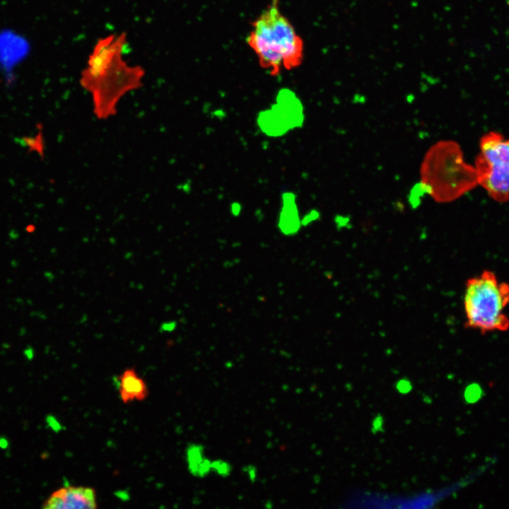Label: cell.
<instances>
[{
	"label": "cell",
	"instance_id": "8fae6325",
	"mask_svg": "<svg viewBox=\"0 0 509 509\" xmlns=\"http://www.w3.org/2000/svg\"><path fill=\"white\" fill-rule=\"evenodd\" d=\"M257 123L261 131L270 137L282 136L291 131L286 119L272 106L258 113Z\"/></svg>",
	"mask_w": 509,
	"mask_h": 509
},
{
	"label": "cell",
	"instance_id": "277c9868",
	"mask_svg": "<svg viewBox=\"0 0 509 509\" xmlns=\"http://www.w3.org/2000/svg\"><path fill=\"white\" fill-rule=\"evenodd\" d=\"M466 325L481 333L504 332L509 328L505 313L509 284L491 271H484L466 282L464 294Z\"/></svg>",
	"mask_w": 509,
	"mask_h": 509
},
{
	"label": "cell",
	"instance_id": "e0dca14e",
	"mask_svg": "<svg viewBox=\"0 0 509 509\" xmlns=\"http://www.w3.org/2000/svg\"><path fill=\"white\" fill-rule=\"evenodd\" d=\"M7 445L8 441L4 438H0V447L6 448Z\"/></svg>",
	"mask_w": 509,
	"mask_h": 509
},
{
	"label": "cell",
	"instance_id": "3957f363",
	"mask_svg": "<svg viewBox=\"0 0 509 509\" xmlns=\"http://www.w3.org/2000/svg\"><path fill=\"white\" fill-rule=\"evenodd\" d=\"M419 184L435 202L454 201L478 184L475 167L464 161L459 144L440 140L425 152L419 167Z\"/></svg>",
	"mask_w": 509,
	"mask_h": 509
},
{
	"label": "cell",
	"instance_id": "7c38bea8",
	"mask_svg": "<svg viewBox=\"0 0 509 509\" xmlns=\"http://www.w3.org/2000/svg\"><path fill=\"white\" fill-rule=\"evenodd\" d=\"M189 468L197 476L205 477L211 473L212 460L205 453L204 447L200 445L192 446L189 451Z\"/></svg>",
	"mask_w": 509,
	"mask_h": 509
},
{
	"label": "cell",
	"instance_id": "8992f818",
	"mask_svg": "<svg viewBox=\"0 0 509 509\" xmlns=\"http://www.w3.org/2000/svg\"><path fill=\"white\" fill-rule=\"evenodd\" d=\"M475 168L478 184L492 199L509 200V139L495 131L482 136Z\"/></svg>",
	"mask_w": 509,
	"mask_h": 509
},
{
	"label": "cell",
	"instance_id": "9a60e30c",
	"mask_svg": "<svg viewBox=\"0 0 509 509\" xmlns=\"http://www.w3.org/2000/svg\"><path fill=\"white\" fill-rule=\"evenodd\" d=\"M176 325L177 324L175 321L165 322L162 324L160 329L164 332H170L176 328Z\"/></svg>",
	"mask_w": 509,
	"mask_h": 509
},
{
	"label": "cell",
	"instance_id": "4fadbf2b",
	"mask_svg": "<svg viewBox=\"0 0 509 509\" xmlns=\"http://www.w3.org/2000/svg\"><path fill=\"white\" fill-rule=\"evenodd\" d=\"M232 472L231 464L223 459L212 460L211 472L221 477L228 476Z\"/></svg>",
	"mask_w": 509,
	"mask_h": 509
},
{
	"label": "cell",
	"instance_id": "5b68a950",
	"mask_svg": "<svg viewBox=\"0 0 509 509\" xmlns=\"http://www.w3.org/2000/svg\"><path fill=\"white\" fill-rule=\"evenodd\" d=\"M493 465L489 460L468 474L445 486L411 494H396L371 491H357L342 503L351 508L421 509L433 508L457 494L484 474Z\"/></svg>",
	"mask_w": 509,
	"mask_h": 509
},
{
	"label": "cell",
	"instance_id": "6da1fadb",
	"mask_svg": "<svg viewBox=\"0 0 509 509\" xmlns=\"http://www.w3.org/2000/svg\"><path fill=\"white\" fill-rule=\"evenodd\" d=\"M126 45L124 33L98 40L81 74L80 83L91 94L98 119H106L115 115L120 99L142 85L144 70L129 66L122 59Z\"/></svg>",
	"mask_w": 509,
	"mask_h": 509
},
{
	"label": "cell",
	"instance_id": "9c48e42d",
	"mask_svg": "<svg viewBox=\"0 0 509 509\" xmlns=\"http://www.w3.org/2000/svg\"><path fill=\"white\" fill-rule=\"evenodd\" d=\"M271 105L284 117L291 130L303 126L305 119L303 106L293 90L288 88L279 90L275 103Z\"/></svg>",
	"mask_w": 509,
	"mask_h": 509
},
{
	"label": "cell",
	"instance_id": "ba28073f",
	"mask_svg": "<svg viewBox=\"0 0 509 509\" xmlns=\"http://www.w3.org/2000/svg\"><path fill=\"white\" fill-rule=\"evenodd\" d=\"M116 380L119 398L125 404L142 402L149 394L146 382L134 368L124 369L117 377Z\"/></svg>",
	"mask_w": 509,
	"mask_h": 509
},
{
	"label": "cell",
	"instance_id": "30bf717a",
	"mask_svg": "<svg viewBox=\"0 0 509 509\" xmlns=\"http://www.w3.org/2000/svg\"><path fill=\"white\" fill-rule=\"evenodd\" d=\"M296 199V194L291 192H285L281 196L277 227L280 233L285 236L296 235L302 227Z\"/></svg>",
	"mask_w": 509,
	"mask_h": 509
},
{
	"label": "cell",
	"instance_id": "2e32d148",
	"mask_svg": "<svg viewBox=\"0 0 509 509\" xmlns=\"http://www.w3.org/2000/svg\"><path fill=\"white\" fill-rule=\"evenodd\" d=\"M230 209L231 214L233 216H238L240 215V213L241 212L242 206L240 203L233 202L231 204Z\"/></svg>",
	"mask_w": 509,
	"mask_h": 509
},
{
	"label": "cell",
	"instance_id": "7a4b0ae2",
	"mask_svg": "<svg viewBox=\"0 0 509 509\" xmlns=\"http://www.w3.org/2000/svg\"><path fill=\"white\" fill-rule=\"evenodd\" d=\"M247 42L261 67L271 75L296 68L303 60V41L281 11L279 0H271L255 19Z\"/></svg>",
	"mask_w": 509,
	"mask_h": 509
},
{
	"label": "cell",
	"instance_id": "5bb4252c",
	"mask_svg": "<svg viewBox=\"0 0 509 509\" xmlns=\"http://www.w3.org/2000/svg\"><path fill=\"white\" fill-rule=\"evenodd\" d=\"M318 217V213L317 211L312 210L310 212L305 214L303 217H301V225L302 226H306L309 225L310 223H312L313 221L316 220Z\"/></svg>",
	"mask_w": 509,
	"mask_h": 509
},
{
	"label": "cell",
	"instance_id": "52a82bcc",
	"mask_svg": "<svg viewBox=\"0 0 509 509\" xmlns=\"http://www.w3.org/2000/svg\"><path fill=\"white\" fill-rule=\"evenodd\" d=\"M46 509H95V490L90 486H66L54 491L42 505Z\"/></svg>",
	"mask_w": 509,
	"mask_h": 509
}]
</instances>
